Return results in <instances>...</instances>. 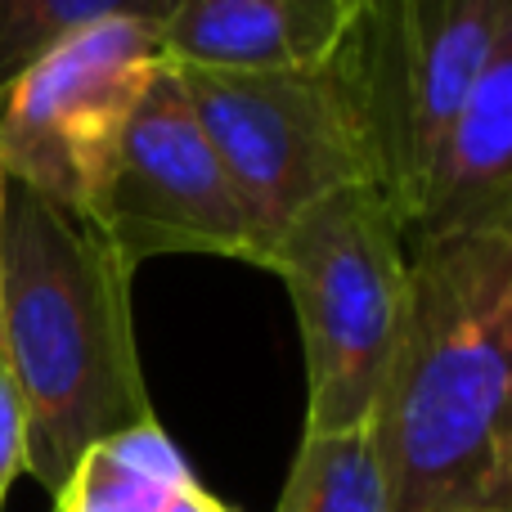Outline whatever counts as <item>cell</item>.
Listing matches in <instances>:
<instances>
[{
    "label": "cell",
    "mask_w": 512,
    "mask_h": 512,
    "mask_svg": "<svg viewBox=\"0 0 512 512\" xmlns=\"http://www.w3.org/2000/svg\"><path fill=\"white\" fill-rule=\"evenodd\" d=\"M369 432L387 512H512V234L409 248Z\"/></svg>",
    "instance_id": "cell-1"
},
{
    "label": "cell",
    "mask_w": 512,
    "mask_h": 512,
    "mask_svg": "<svg viewBox=\"0 0 512 512\" xmlns=\"http://www.w3.org/2000/svg\"><path fill=\"white\" fill-rule=\"evenodd\" d=\"M131 265L90 221L0 171V351L50 495L81 454L153 423L131 324Z\"/></svg>",
    "instance_id": "cell-2"
},
{
    "label": "cell",
    "mask_w": 512,
    "mask_h": 512,
    "mask_svg": "<svg viewBox=\"0 0 512 512\" xmlns=\"http://www.w3.org/2000/svg\"><path fill=\"white\" fill-rule=\"evenodd\" d=\"M288 288L306 351V432L373 418L409 301V239L378 185L319 198L261 256Z\"/></svg>",
    "instance_id": "cell-3"
},
{
    "label": "cell",
    "mask_w": 512,
    "mask_h": 512,
    "mask_svg": "<svg viewBox=\"0 0 512 512\" xmlns=\"http://www.w3.org/2000/svg\"><path fill=\"white\" fill-rule=\"evenodd\" d=\"M176 77L243 203L256 265L265 248L319 198L351 185H378L369 117L346 45L319 68H176Z\"/></svg>",
    "instance_id": "cell-4"
},
{
    "label": "cell",
    "mask_w": 512,
    "mask_h": 512,
    "mask_svg": "<svg viewBox=\"0 0 512 512\" xmlns=\"http://www.w3.org/2000/svg\"><path fill=\"white\" fill-rule=\"evenodd\" d=\"M512 36V0H364L346 41L369 117L378 189L400 221L486 59Z\"/></svg>",
    "instance_id": "cell-5"
},
{
    "label": "cell",
    "mask_w": 512,
    "mask_h": 512,
    "mask_svg": "<svg viewBox=\"0 0 512 512\" xmlns=\"http://www.w3.org/2000/svg\"><path fill=\"white\" fill-rule=\"evenodd\" d=\"M162 68L158 32L144 23H99L50 45L0 90V171L86 221Z\"/></svg>",
    "instance_id": "cell-6"
},
{
    "label": "cell",
    "mask_w": 512,
    "mask_h": 512,
    "mask_svg": "<svg viewBox=\"0 0 512 512\" xmlns=\"http://www.w3.org/2000/svg\"><path fill=\"white\" fill-rule=\"evenodd\" d=\"M86 221L131 270L149 256H234L256 265L243 203L171 63L144 90Z\"/></svg>",
    "instance_id": "cell-7"
},
{
    "label": "cell",
    "mask_w": 512,
    "mask_h": 512,
    "mask_svg": "<svg viewBox=\"0 0 512 512\" xmlns=\"http://www.w3.org/2000/svg\"><path fill=\"white\" fill-rule=\"evenodd\" d=\"M468 234H512V36L454 113L405 221L409 248Z\"/></svg>",
    "instance_id": "cell-8"
},
{
    "label": "cell",
    "mask_w": 512,
    "mask_h": 512,
    "mask_svg": "<svg viewBox=\"0 0 512 512\" xmlns=\"http://www.w3.org/2000/svg\"><path fill=\"white\" fill-rule=\"evenodd\" d=\"M360 14L364 0H176L158 50L198 72L319 68L342 54Z\"/></svg>",
    "instance_id": "cell-9"
},
{
    "label": "cell",
    "mask_w": 512,
    "mask_h": 512,
    "mask_svg": "<svg viewBox=\"0 0 512 512\" xmlns=\"http://www.w3.org/2000/svg\"><path fill=\"white\" fill-rule=\"evenodd\" d=\"M59 512H230L189 472L162 423H140L81 454L54 495Z\"/></svg>",
    "instance_id": "cell-10"
},
{
    "label": "cell",
    "mask_w": 512,
    "mask_h": 512,
    "mask_svg": "<svg viewBox=\"0 0 512 512\" xmlns=\"http://www.w3.org/2000/svg\"><path fill=\"white\" fill-rule=\"evenodd\" d=\"M279 512H387L369 423L351 432H301Z\"/></svg>",
    "instance_id": "cell-11"
},
{
    "label": "cell",
    "mask_w": 512,
    "mask_h": 512,
    "mask_svg": "<svg viewBox=\"0 0 512 512\" xmlns=\"http://www.w3.org/2000/svg\"><path fill=\"white\" fill-rule=\"evenodd\" d=\"M176 0H0V90L50 45L99 23H144L158 32Z\"/></svg>",
    "instance_id": "cell-12"
},
{
    "label": "cell",
    "mask_w": 512,
    "mask_h": 512,
    "mask_svg": "<svg viewBox=\"0 0 512 512\" xmlns=\"http://www.w3.org/2000/svg\"><path fill=\"white\" fill-rule=\"evenodd\" d=\"M27 468V423H23V400H18L14 373L0 351V508H5L14 481Z\"/></svg>",
    "instance_id": "cell-13"
}]
</instances>
